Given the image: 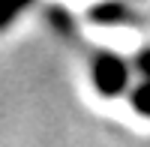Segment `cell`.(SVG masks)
<instances>
[{
	"label": "cell",
	"mask_w": 150,
	"mask_h": 147,
	"mask_svg": "<svg viewBox=\"0 0 150 147\" xmlns=\"http://www.w3.org/2000/svg\"><path fill=\"white\" fill-rule=\"evenodd\" d=\"M90 81L99 96L117 99L129 90V63L117 51H96L90 57Z\"/></svg>",
	"instance_id": "1"
},
{
	"label": "cell",
	"mask_w": 150,
	"mask_h": 147,
	"mask_svg": "<svg viewBox=\"0 0 150 147\" xmlns=\"http://www.w3.org/2000/svg\"><path fill=\"white\" fill-rule=\"evenodd\" d=\"M87 21L102 24V27H123V24L135 21V12L123 3V0H102V3L87 9Z\"/></svg>",
	"instance_id": "2"
},
{
	"label": "cell",
	"mask_w": 150,
	"mask_h": 147,
	"mask_svg": "<svg viewBox=\"0 0 150 147\" xmlns=\"http://www.w3.org/2000/svg\"><path fill=\"white\" fill-rule=\"evenodd\" d=\"M135 69H138L141 81L135 84V87H129V99H132V108L141 117H150V48L138 51V57H135Z\"/></svg>",
	"instance_id": "3"
},
{
	"label": "cell",
	"mask_w": 150,
	"mask_h": 147,
	"mask_svg": "<svg viewBox=\"0 0 150 147\" xmlns=\"http://www.w3.org/2000/svg\"><path fill=\"white\" fill-rule=\"evenodd\" d=\"M30 3H33V0H0V27H6V24L15 15H21Z\"/></svg>",
	"instance_id": "4"
},
{
	"label": "cell",
	"mask_w": 150,
	"mask_h": 147,
	"mask_svg": "<svg viewBox=\"0 0 150 147\" xmlns=\"http://www.w3.org/2000/svg\"><path fill=\"white\" fill-rule=\"evenodd\" d=\"M48 18H51V24H54V27H60L63 33H72V18L66 15V9L51 6V9H48Z\"/></svg>",
	"instance_id": "5"
}]
</instances>
